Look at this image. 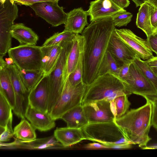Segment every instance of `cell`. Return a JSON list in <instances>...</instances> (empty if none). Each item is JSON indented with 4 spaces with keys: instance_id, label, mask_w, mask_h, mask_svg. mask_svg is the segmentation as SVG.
<instances>
[{
    "instance_id": "8d00e7d4",
    "label": "cell",
    "mask_w": 157,
    "mask_h": 157,
    "mask_svg": "<svg viewBox=\"0 0 157 157\" xmlns=\"http://www.w3.org/2000/svg\"><path fill=\"white\" fill-rule=\"evenodd\" d=\"M131 63L124 64L119 67L118 77L122 82L125 81L129 76V67Z\"/></svg>"
},
{
    "instance_id": "f6af8a7d",
    "label": "cell",
    "mask_w": 157,
    "mask_h": 157,
    "mask_svg": "<svg viewBox=\"0 0 157 157\" xmlns=\"http://www.w3.org/2000/svg\"><path fill=\"white\" fill-rule=\"evenodd\" d=\"M151 22L154 30L157 28V8L155 10L151 16Z\"/></svg>"
},
{
    "instance_id": "e0dca14e",
    "label": "cell",
    "mask_w": 157,
    "mask_h": 157,
    "mask_svg": "<svg viewBox=\"0 0 157 157\" xmlns=\"http://www.w3.org/2000/svg\"><path fill=\"white\" fill-rule=\"evenodd\" d=\"M25 117L32 126L40 132H46L56 126L55 120L49 113L36 110L29 105L26 110Z\"/></svg>"
},
{
    "instance_id": "7dc6e473",
    "label": "cell",
    "mask_w": 157,
    "mask_h": 157,
    "mask_svg": "<svg viewBox=\"0 0 157 157\" xmlns=\"http://www.w3.org/2000/svg\"><path fill=\"white\" fill-rule=\"evenodd\" d=\"M135 4L136 7L140 6L142 4L148 0H131Z\"/></svg>"
},
{
    "instance_id": "277c9868",
    "label": "cell",
    "mask_w": 157,
    "mask_h": 157,
    "mask_svg": "<svg viewBox=\"0 0 157 157\" xmlns=\"http://www.w3.org/2000/svg\"><path fill=\"white\" fill-rule=\"evenodd\" d=\"M82 129L86 140L97 142L104 145L131 144L124 137L114 121L88 123Z\"/></svg>"
},
{
    "instance_id": "2e32d148",
    "label": "cell",
    "mask_w": 157,
    "mask_h": 157,
    "mask_svg": "<svg viewBox=\"0 0 157 157\" xmlns=\"http://www.w3.org/2000/svg\"><path fill=\"white\" fill-rule=\"evenodd\" d=\"M111 0H95L90 2L88 10L90 21L111 17L117 13L124 10Z\"/></svg>"
},
{
    "instance_id": "44dd1931",
    "label": "cell",
    "mask_w": 157,
    "mask_h": 157,
    "mask_svg": "<svg viewBox=\"0 0 157 157\" xmlns=\"http://www.w3.org/2000/svg\"><path fill=\"white\" fill-rule=\"evenodd\" d=\"M64 44L41 46L43 53L42 70L44 75H49L55 68Z\"/></svg>"
},
{
    "instance_id": "7a4b0ae2",
    "label": "cell",
    "mask_w": 157,
    "mask_h": 157,
    "mask_svg": "<svg viewBox=\"0 0 157 157\" xmlns=\"http://www.w3.org/2000/svg\"><path fill=\"white\" fill-rule=\"evenodd\" d=\"M143 106L128 111L114 121L125 138L132 144L141 148L151 140L149 133L152 126V102L148 99Z\"/></svg>"
},
{
    "instance_id": "f35d334b",
    "label": "cell",
    "mask_w": 157,
    "mask_h": 157,
    "mask_svg": "<svg viewBox=\"0 0 157 157\" xmlns=\"http://www.w3.org/2000/svg\"><path fill=\"white\" fill-rule=\"evenodd\" d=\"M147 39L152 51L155 52L157 56V34H152Z\"/></svg>"
},
{
    "instance_id": "cb8c5ba5",
    "label": "cell",
    "mask_w": 157,
    "mask_h": 157,
    "mask_svg": "<svg viewBox=\"0 0 157 157\" xmlns=\"http://www.w3.org/2000/svg\"><path fill=\"white\" fill-rule=\"evenodd\" d=\"M84 44L83 36L78 34L73 41L67 57L65 71L67 79L76 67L80 56L83 52Z\"/></svg>"
},
{
    "instance_id": "30bf717a",
    "label": "cell",
    "mask_w": 157,
    "mask_h": 157,
    "mask_svg": "<svg viewBox=\"0 0 157 157\" xmlns=\"http://www.w3.org/2000/svg\"><path fill=\"white\" fill-rule=\"evenodd\" d=\"M5 67L11 81L15 95V105L13 110L19 118L25 119L26 109L29 105V92L25 87L21 78L19 70L16 65H6Z\"/></svg>"
},
{
    "instance_id": "6da1fadb",
    "label": "cell",
    "mask_w": 157,
    "mask_h": 157,
    "mask_svg": "<svg viewBox=\"0 0 157 157\" xmlns=\"http://www.w3.org/2000/svg\"><path fill=\"white\" fill-rule=\"evenodd\" d=\"M115 29L111 17L91 21L81 33L85 40L82 80L87 85L98 76L100 66Z\"/></svg>"
},
{
    "instance_id": "4316f807",
    "label": "cell",
    "mask_w": 157,
    "mask_h": 157,
    "mask_svg": "<svg viewBox=\"0 0 157 157\" xmlns=\"http://www.w3.org/2000/svg\"><path fill=\"white\" fill-rule=\"evenodd\" d=\"M19 70L22 82L29 92L37 84L44 75L42 70Z\"/></svg>"
},
{
    "instance_id": "816d5d0a",
    "label": "cell",
    "mask_w": 157,
    "mask_h": 157,
    "mask_svg": "<svg viewBox=\"0 0 157 157\" xmlns=\"http://www.w3.org/2000/svg\"><path fill=\"white\" fill-rule=\"evenodd\" d=\"M6 0H0V3L3 4Z\"/></svg>"
},
{
    "instance_id": "ffe728a7",
    "label": "cell",
    "mask_w": 157,
    "mask_h": 157,
    "mask_svg": "<svg viewBox=\"0 0 157 157\" xmlns=\"http://www.w3.org/2000/svg\"><path fill=\"white\" fill-rule=\"evenodd\" d=\"M155 10L153 5L146 1L140 6L137 14L136 25L145 33L147 39L153 33L154 29L151 24V17Z\"/></svg>"
},
{
    "instance_id": "ee69618b",
    "label": "cell",
    "mask_w": 157,
    "mask_h": 157,
    "mask_svg": "<svg viewBox=\"0 0 157 157\" xmlns=\"http://www.w3.org/2000/svg\"><path fill=\"white\" fill-rule=\"evenodd\" d=\"M147 65L152 69H157V56L145 60Z\"/></svg>"
},
{
    "instance_id": "f546056e",
    "label": "cell",
    "mask_w": 157,
    "mask_h": 157,
    "mask_svg": "<svg viewBox=\"0 0 157 157\" xmlns=\"http://www.w3.org/2000/svg\"><path fill=\"white\" fill-rule=\"evenodd\" d=\"M126 94L120 95L110 101L111 106L115 119L124 115L128 111L131 103Z\"/></svg>"
},
{
    "instance_id": "836d02e7",
    "label": "cell",
    "mask_w": 157,
    "mask_h": 157,
    "mask_svg": "<svg viewBox=\"0 0 157 157\" xmlns=\"http://www.w3.org/2000/svg\"><path fill=\"white\" fill-rule=\"evenodd\" d=\"M83 52L79 57L76 67L68 76L71 84L73 86H76L83 82Z\"/></svg>"
},
{
    "instance_id": "b9f144b4",
    "label": "cell",
    "mask_w": 157,
    "mask_h": 157,
    "mask_svg": "<svg viewBox=\"0 0 157 157\" xmlns=\"http://www.w3.org/2000/svg\"><path fill=\"white\" fill-rule=\"evenodd\" d=\"M85 148L87 149H109L108 147L102 144L98 143H93L87 144L85 146Z\"/></svg>"
},
{
    "instance_id": "4fadbf2b",
    "label": "cell",
    "mask_w": 157,
    "mask_h": 157,
    "mask_svg": "<svg viewBox=\"0 0 157 157\" xmlns=\"http://www.w3.org/2000/svg\"><path fill=\"white\" fill-rule=\"evenodd\" d=\"M82 106L89 123L112 122L115 119L110 101L107 100L97 101Z\"/></svg>"
},
{
    "instance_id": "bcb514c9",
    "label": "cell",
    "mask_w": 157,
    "mask_h": 157,
    "mask_svg": "<svg viewBox=\"0 0 157 157\" xmlns=\"http://www.w3.org/2000/svg\"><path fill=\"white\" fill-rule=\"evenodd\" d=\"M144 97L151 102L157 103V93L153 95L144 96Z\"/></svg>"
},
{
    "instance_id": "603a6c76",
    "label": "cell",
    "mask_w": 157,
    "mask_h": 157,
    "mask_svg": "<svg viewBox=\"0 0 157 157\" xmlns=\"http://www.w3.org/2000/svg\"><path fill=\"white\" fill-rule=\"evenodd\" d=\"M3 58H0V92L6 98L13 109L15 105V95L13 86Z\"/></svg>"
},
{
    "instance_id": "f907efd6",
    "label": "cell",
    "mask_w": 157,
    "mask_h": 157,
    "mask_svg": "<svg viewBox=\"0 0 157 157\" xmlns=\"http://www.w3.org/2000/svg\"><path fill=\"white\" fill-rule=\"evenodd\" d=\"M157 34V28L154 30L153 34Z\"/></svg>"
},
{
    "instance_id": "e575fe53",
    "label": "cell",
    "mask_w": 157,
    "mask_h": 157,
    "mask_svg": "<svg viewBox=\"0 0 157 157\" xmlns=\"http://www.w3.org/2000/svg\"><path fill=\"white\" fill-rule=\"evenodd\" d=\"M132 16L131 13L125 10L115 14L111 18L115 26L120 27L126 26L131 21Z\"/></svg>"
},
{
    "instance_id": "d6986e66",
    "label": "cell",
    "mask_w": 157,
    "mask_h": 157,
    "mask_svg": "<svg viewBox=\"0 0 157 157\" xmlns=\"http://www.w3.org/2000/svg\"><path fill=\"white\" fill-rule=\"evenodd\" d=\"M54 136L64 147H67L86 140L81 128L68 127L57 128Z\"/></svg>"
},
{
    "instance_id": "7c38bea8",
    "label": "cell",
    "mask_w": 157,
    "mask_h": 157,
    "mask_svg": "<svg viewBox=\"0 0 157 157\" xmlns=\"http://www.w3.org/2000/svg\"><path fill=\"white\" fill-rule=\"evenodd\" d=\"M115 31L117 35L141 59L147 60L154 56L147 39H144L138 36L128 29L115 28Z\"/></svg>"
},
{
    "instance_id": "83f0119b",
    "label": "cell",
    "mask_w": 157,
    "mask_h": 157,
    "mask_svg": "<svg viewBox=\"0 0 157 157\" xmlns=\"http://www.w3.org/2000/svg\"><path fill=\"white\" fill-rule=\"evenodd\" d=\"M119 69L116 61L107 51L100 66L98 75L109 74L118 77Z\"/></svg>"
},
{
    "instance_id": "ac0fdd59",
    "label": "cell",
    "mask_w": 157,
    "mask_h": 157,
    "mask_svg": "<svg viewBox=\"0 0 157 157\" xmlns=\"http://www.w3.org/2000/svg\"><path fill=\"white\" fill-rule=\"evenodd\" d=\"M67 13L64 30L76 34L81 33L85 27L88 24V10L85 11L82 7H79L75 8Z\"/></svg>"
},
{
    "instance_id": "5b68a950",
    "label": "cell",
    "mask_w": 157,
    "mask_h": 157,
    "mask_svg": "<svg viewBox=\"0 0 157 157\" xmlns=\"http://www.w3.org/2000/svg\"><path fill=\"white\" fill-rule=\"evenodd\" d=\"M74 40L63 45L56 66L48 75L49 92L48 111L49 114L59 98L67 79L65 76L67 60Z\"/></svg>"
},
{
    "instance_id": "8992f818",
    "label": "cell",
    "mask_w": 157,
    "mask_h": 157,
    "mask_svg": "<svg viewBox=\"0 0 157 157\" xmlns=\"http://www.w3.org/2000/svg\"><path fill=\"white\" fill-rule=\"evenodd\" d=\"M87 85L83 82L72 86L67 78L61 94L50 114L54 120L61 119L66 113L81 105Z\"/></svg>"
},
{
    "instance_id": "5bb4252c",
    "label": "cell",
    "mask_w": 157,
    "mask_h": 157,
    "mask_svg": "<svg viewBox=\"0 0 157 157\" xmlns=\"http://www.w3.org/2000/svg\"><path fill=\"white\" fill-rule=\"evenodd\" d=\"M49 92L48 75H44L30 91L29 105L38 111L48 113Z\"/></svg>"
},
{
    "instance_id": "f1b7e54d",
    "label": "cell",
    "mask_w": 157,
    "mask_h": 157,
    "mask_svg": "<svg viewBox=\"0 0 157 157\" xmlns=\"http://www.w3.org/2000/svg\"><path fill=\"white\" fill-rule=\"evenodd\" d=\"M78 34L64 30L61 32L55 33L47 39L42 46H50L64 44L73 41Z\"/></svg>"
},
{
    "instance_id": "8fae6325",
    "label": "cell",
    "mask_w": 157,
    "mask_h": 157,
    "mask_svg": "<svg viewBox=\"0 0 157 157\" xmlns=\"http://www.w3.org/2000/svg\"><path fill=\"white\" fill-rule=\"evenodd\" d=\"M58 1H45L35 3L29 6L36 15L42 18L54 27L65 24L67 13L60 6Z\"/></svg>"
},
{
    "instance_id": "f5cc1de1",
    "label": "cell",
    "mask_w": 157,
    "mask_h": 157,
    "mask_svg": "<svg viewBox=\"0 0 157 157\" xmlns=\"http://www.w3.org/2000/svg\"><path fill=\"white\" fill-rule=\"evenodd\" d=\"M153 70L157 76V69H153Z\"/></svg>"
},
{
    "instance_id": "d590c367",
    "label": "cell",
    "mask_w": 157,
    "mask_h": 157,
    "mask_svg": "<svg viewBox=\"0 0 157 157\" xmlns=\"http://www.w3.org/2000/svg\"><path fill=\"white\" fill-rule=\"evenodd\" d=\"M13 117H11L7 123L4 130L0 133V142H4L10 140L13 135V132L12 129Z\"/></svg>"
},
{
    "instance_id": "681fc988",
    "label": "cell",
    "mask_w": 157,
    "mask_h": 157,
    "mask_svg": "<svg viewBox=\"0 0 157 157\" xmlns=\"http://www.w3.org/2000/svg\"><path fill=\"white\" fill-rule=\"evenodd\" d=\"M148 1L154 6L155 9L157 8V0H149Z\"/></svg>"
},
{
    "instance_id": "ab89813d",
    "label": "cell",
    "mask_w": 157,
    "mask_h": 157,
    "mask_svg": "<svg viewBox=\"0 0 157 157\" xmlns=\"http://www.w3.org/2000/svg\"><path fill=\"white\" fill-rule=\"evenodd\" d=\"M132 144L130 143H123L121 144H110L105 145L109 149H128L132 147Z\"/></svg>"
},
{
    "instance_id": "d6a6232c",
    "label": "cell",
    "mask_w": 157,
    "mask_h": 157,
    "mask_svg": "<svg viewBox=\"0 0 157 157\" xmlns=\"http://www.w3.org/2000/svg\"><path fill=\"white\" fill-rule=\"evenodd\" d=\"M35 141L36 143L34 140L26 142L27 147L32 149H45L57 146L63 147L59 143L54 136L47 138L36 139Z\"/></svg>"
},
{
    "instance_id": "74e56055",
    "label": "cell",
    "mask_w": 157,
    "mask_h": 157,
    "mask_svg": "<svg viewBox=\"0 0 157 157\" xmlns=\"http://www.w3.org/2000/svg\"><path fill=\"white\" fill-rule=\"evenodd\" d=\"M16 4L29 6L33 4L45 1H58L59 0H10Z\"/></svg>"
},
{
    "instance_id": "1f68e13d",
    "label": "cell",
    "mask_w": 157,
    "mask_h": 157,
    "mask_svg": "<svg viewBox=\"0 0 157 157\" xmlns=\"http://www.w3.org/2000/svg\"><path fill=\"white\" fill-rule=\"evenodd\" d=\"M133 62L136 64L144 76L155 86L157 90V76L153 70L146 63L136 56Z\"/></svg>"
},
{
    "instance_id": "9a60e30c",
    "label": "cell",
    "mask_w": 157,
    "mask_h": 157,
    "mask_svg": "<svg viewBox=\"0 0 157 157\" xmlns=\"http://www.w3.org/2000/svg\"><path fill=\"white\" fill-rule=\"evenodd\" d=\"M107 51L110 53L119 67L124 64L131 63L137 56L117 35L115 30L110 38Z\"/></svg>"
},
{
    "instance_id": "3957f363",
    "label": "cell",
    "mask_w": 157,
    "mask_h": 157,
    "mask_svg": "<svg viewBox=\"0 0 157 157\" xmlns=\"http://www.w3.org/2000/svg\"><path fill=\"white\" fill-rule=\"evenodd\" d=\"M124 94L123 84L118 77L109 74L99 75L87 85L81 105L103 100L110 101Z\"/></svg>"
},
{
    "instance_id": "c3c4849f",
    "label": "cell",
    "mask_w": 157,
    "mask_h": 157,
    "mask_svg": "<svg viewBox=\"0 0 157 157\" xmlns=\"http://www.w3.org/2000/svg\"><path fill=\"white\" fill-rule=\"evenodd\" d=\"M5 61L7 65H10L14 64L13 59L10 57L6 58Z\"/></svg>"
},
{
    "instance_id": "ba28073f",
    "label": "cell",
    "mask_w": 157,
    "mask_h": 157,
    "mask_svg": "<svg viewBox=\"0 0 157 157\" xmlns=\"http://www.w3.org/2000/svg\"><path fill=\"white\" fill-rule=\"evenodd\" d=\"M17 4L6 0L0 5V56H5L11 48L12 36L10 31L14 21L18 16Z\"/></svg>"
},
{
    "instance_id": "52a82bcc",
    "label": "cell",
    "mask_w": 157,
    "mask_h": 157,
    "mask_svg": "<svg viewBox=\"0 0 157 157\" xmlns=\"http://www.w3.org/2000/svg\"><path fill=\"white\" fill-rule=\"evenodd\" d=\"M7 53L19 70H42L41 46L19 45L10 48Z\"/></svg>"
},
{
    "instance_id": "4dcf8cb0",
    "label": "cell",
    "mask_w": 157,
    "mask_h": 157,
    "mask_svg": "<svg viewBox=\"0 0 157 157\" xmlns=\"http://www.w3.org/2000/svg\"><path fill=\"white\" fill-rule=\"evenodd\" d=\"M12 108L3 94L0 92V126L5 127L13 117Z\"/></svg>"
},
{
    "instance_id": "db71d44e",
    "label": "cell",
    "mask_w": 157,
    "mask_h": 157,
    "mask_svg": "<svg viewBox=\"0 0 157 157\" xmlns=\"http://www.w3.org/2000/svg\"><path fill=\"white\" fill-rule=\"evenodd\" d=\"M149 1V0H148Z\"/></svg>"
},
{
    "instance_id": "7bdbcfd3",
    "label": "cell",
    "mask_w": 157,
    "mask_h": 157,
    "mask_svg": "<svg viewBox=\"0 0 157 157\" xmlns=\"http://www.w3.org/2000/svg\"><path fill=\"white\" fill-rule=\"evenodd\" d=\"M116 5L119 7L124 9L128 7L130 4L128 0H111Z\"/></svg>"
},
{
    "instance_id": "484cf974",
    "label": "cell",
    "mask_w": 157,
    "mask_h": 157,
    "mask_svg": "<svg viewBox=\"0 0 157 157\" xmlns=\"http://www.w3.org/2000/svg\"><path fill=\"white\" fill-rule=\"evenodd\" d=\"M36 130L28 121L25 119H21L13 129V135L21 141L30 142L36 139Z\"/></svg>"
},
{
    "instance_id": "7402d4cb",
    "label": "cell",
    "mask_w": 157,
    "mask_h": 157,
    "mask_svg": "<svg viewBox=\"0 0 157 157\" xmlns=\"http://www.w3.org/2000/svg\"><path fill=\"white\" fill-rule=\"evenodd\" d=\"M10 33L12 37L17 40L21 45H36L39 39L37 35L22 23L14 24Z\"/></svg>"
},
{
    "instance_id": "d4e9b609",
    "label": "cell",
    "mask_w": 157,
    "mask_h": 157,
    "mask_svg": "<svg viewBox=\"0 0 157 157\" xmlns=\"http://www.w3.org/2000/svg\"><path fill=\"white\" fill-rule=\"evenodd\" d=\"M67 127L82 128L89 123L82 105L77 106L65 113L61 117Z\"/></svg>"
},
{
    "instance_id": "9c48e42d",
    "label": "cell",
    "mask_w": 157,
    "mask_h": 157,
    "mask_svg": "<svg viewBox=\"0 0 157 157\" xmlns=\"http://www.w3.org/2000/svg\"><path fill=\"white\" fill-rule=\"evenodd\" d=\"M123 83L127 95L135 94L144 97L157 93L155 86L144 76L133 62L130 66L129 76Z\"/></svg>"
},
{
    "instance_id": "60d3db41",
    "label": "cell",
    "mask_w": 157,
    "mask_h": 157,
    "mask_svg": "<svg viewBox=\"0 0 157 157\" xmlns=\"http://www.w3.org/2000/svg\"><path fill=\"white\" fill-rule=\"evenodd\" d=\"M151 102L153 106L152 126L157 130V103Z\"/></svg>"
}]
</instances>
